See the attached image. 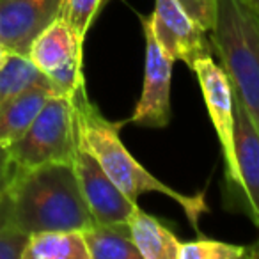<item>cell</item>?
I'll return each instance as SVG.
<instances>
[{
  "instance_id": "6da1fadb",
  "label": "cell",
  "mask_w": 259,
  "mask_h": 259,
  "mask_svg": "<svg viewBox=\"0 0 259 259\" xmlns=\"http://www.w3.org/2000/svg\"><path fill=\"white\" fill-rule=\"evenodd\" d=\"M71 100L75 108L78 142L96 156L103 170L124 192L126 197L137 202L142 194L155 192L172 199L178 206H181L194 231L201 236L199 219L202 213L208 211L204 192H197L194 195L181 194L176 188L169 187L153 176L146 167H142L141 162L126 149L121 139V128L122 124H126V121L119 122L105 119L96 105L87 96L85 83H82L71 94Z\"/></svg>"
},
{
  "instance_id": "7a4b0ae2",
  "label": "cell",
  "mask_w": 259,
  "mask_h": 259,
  "mask_svg": "<svg viewBox=\"0 0 259 259\" xmlns=\"http://www.w3.org/2000/svg\"><path fill=\"white\" fill-rule=\"evenodd\" d=\"M6 195L13 224L25 234L83 231L94 224L73 163L18 169Z\"/></svg>"
},
{
  "instance_id": "3957f363",
  "label": "cell",
  "mask_w": 259,
  "mask_h": 259,
  "mask_svg": "<svg viewBox=\"0 0 259 259\" xmlns=\"http://www.w3.org/2000/svg\"><path fill=\"white\" fill-rule=\"evenodd\" d=\"M208 34L234 96L259 132V13L247 0H217Z\"/></svg>"
},
{
  "instance_id": "277c9868",
  "label": "cell",
  "mask_w": 259,
  "mask_h": 259,
  "mask_svg": "<svg viewBox=\"0 0 259 259\" xmlns=\"http://www.w3.org/2000/svg\"><path fill=\"white\" fill-rule=\"evenodd\" d=\"M76 142L71 96L54 94L25 134L9 146V153L18 169H32L47 163H73Z\"/></svg>"
},
{
  "instance_id": "5b68a950",
  "label": "cell",
  "mask_w": 259,
  "mask_h": 259,
  "mask_svg": "<svg viewBox=\"0 0 259 259\" xmlns=\"http://www.w3.org/2000/svg\"><path fill=\"white\" fill-rule=\"evenodd\" d=\"M192 71L197 76L199 87L204 105L208 108L211 124L217 132L220 142L224 167H226V181L233 192L238 188V169L234 156V98L233 87L226 71L220 64L209 57L199 59Z\"/></svg>"
},
{
  "instance_id": "8992f818",
  "label": "cell",
  "mask_w": 259,
  "mask_h": 259,
  "mask_svg": "<svg viewBox=\"0 0 259 259\" xmlns=\"http://www.w3.org/2000/svg\"><path fill=\"white\" fill-rule=\"evenodd\" d=\"M142 32L146 41L144 82L142 94L134 114L126 122H134L144 128H165L170 122V80H172L174 59L163 52L153 36L149 16H141Z\"/></svg>"
},
{
  "instance_id": "52a82bcc",
  "label": "cell",
  "mask_w": 259,
  "mask_h": 259,
  "mask_svg": "<svg viewBox=\"0 0 259 259\" xmlns=\"http://www.w3.org/2000/svg\"><path fill=\"white\" fill-rule=\"evenodd\" d=\"M149 23L153 36L174 62L181 61L192 69L199 59L211 55L209 34L187 15L176 0H155Z\"/></svg>"
},
{
  "instance_id": "ba28073f",
  "label": "cell",
  "mask_w": 259,
  "mask_h": 259,
  "mask_svg": "<svg viewBox=\"0 0 259 259\" xmlns=\"http://www.w3.org/2000/svg\"><path fill=\"white\" fill-rule=\"evenodd\" d=\"M76 141H78V137H76ZM73 169H75L80 190H82L83 199L89 206L94 222H128V219L139 204L126 197L124 192L103 170L96 156L89 149L83 148L80 142H76Z\"/></svg>"
},
{
  "instance_id": "9c48e42d",
  "label": "cell",
  "mask_w": 259,
  "mask_h": 259,
  "mask_svg": "<svg viewBox=\"0 0 259 259\" xmlns=\"http://www.w3.org/2000/svg\"><path fill=\"white\" fill-rule=\"evenodd\" d=\"M64 0H0V43L27 55L32 41L57 18Z\"/></svg>"
},
{
  "instance_id": "30bf717a",
  "label": "cell",
  "mask_w": 259,
  "mask_h": 259,
  "mask_svg": "<svg viewBox=\"0 0 259 259\" xmlns=\"http://www.w3.org/2000/svg\"><path fill=\"white\" fill-rule=\"evenodd\" d=\"M234 156L238 188L252 222L259 227V132L234 96Z\"/></svg>"
},
{
  "instance_id": "8fae6325",
  "label": "cell",
  "mask_w": 259,
  "mask_h": 259,
  "mask_svg": "<svg viewBox=\"0 0 259 259\" xmlns=\"http://www.w3.org/2000/svg\"><path fill=\"white\" fill-rule=\"evenodd\" d=\"M82 54L83 45L75 36L71 27L62 18H57L32 41L27 57L43 75L48 76L71 62H82Z\"/></svg>"
},
{
  "instance_id": "7c38bea8",
  "label": "cell",
  "mask_w": 259,
  "mask_h": 259,
  "mask_svg": "<svg viewBox=\"0 0 259 259\" xmlns=\"http://www.w3.org/2000/svg\"><path fill=\"white\" fill-rule=\"evenodd\" d=\"M54 94H59L54 83L48 80V76H43L16 94L15 98L0 107V144L9 148L13 142H16L27 132L36 115L47 103V100Z\"/></svg>"
},
{
  "instance_id": "4fadbf2b",
  "label": "cell",
  "mask_w": 259,
  "mask_h": 259,
  "mask_svg": "<svg viewBox=\"0 0 259 259\" xmlns=\"http://www.w3.org/2000/svg\"><path fill=\"white\" fill-rule=\"evenodd\" d=\"M126 224L142 259H180L181 240L156 217L137 206Z\"/></svg>"
},
{
  "instance_id": "5bb4252c",
  "label": "cell",
  "mask_w": 259,
  "mask_h": 259,
  "mask_svg": "<svg viewBox=\"0 0 259 259\" xmlns=\"http://www.w3.org/2000/svg\"><path fill=\"white\" fill-rule=\"evenodd\" d=\"M89 259H142L128 224H96L82 231Z\"/></svg>"
},
{
  "instance_id": "9a60e30c",
  "label": "cell",
  "mask_w": 259,
  "mask_h": 259,
  "mask_svg": "<svg viewBox=\"0 0 259 259\" xmlns=\"http://www.w3.org/2000/svg\"><path fill=\"white\" fill-rule=\"evenodd\" d=\"M22 259H89L82 231H39L29 234Z\"/></svg>"
},
{
  "instance_id": "2e32d148",
  "label": "cell",
  "mask_w": 259,
  "mask_h": 259,
  "mask_svg": "<svg viewBox=\"0 0 259 259\" xmlns=\"http://www.w3.org/2000/svg\"><path fill=\"white\" fill-rule=\"evenodd\" d=\"M43 76L27 55L9 54L6 64L0 68V107Z\"/></svg>"
},
{
  "instance_id": "e0dca14e",
  "label": "cell",
  "mask_w": 259,
  "mask_h": 259,
  "mask_svg": "<svg viewBox=\"0 0 259 259\" xmlns=\"http://www.w3.org/2000/svg\"><path fill=\"white\" fill-rule=\"evenodd\" d=\"M247 247L199 236L194 241H181L180 259H243Z\"/></svg>"
},
{
  "instance_id": "ac0fdd59",
  "label": "cell",
  "mask_w": 259,
  "mask_h": 259,
  "mask_svg": "<svg viewBox=\"0 0 259 259\" xmlns=\"http://www.w3.org/2000/svg\"><path fill=\"white\" fill-rule=\"evenodd\" d=\"M103 9V0H64L61 18L71 27L80 43H85L87 32Z\"/></svg>"
},
{
  "instance_id": "d6986e66",
  "label": "cell",
  "mask_w": 259,
  "mask_h": 259,
  "mask_svg": "<svg viewBox=\"0 0 259 259\" xmlns=\"http://www.w3.org/2000/svg\"><path fill=\"white\" fill-rule=\"evenodd\" d=\"M29 234L13 224L8 195L0 199V259H22Z\"/></svg>"
},
{
  "instance_id": "ffe728a7",
  "label": "cell",
  "mask_w": 259,
  "mask_h": 259,
  "mask_svg": "<svg viewBox=\"0 0 259 259\" xmlns=\"http://www.w3.org/2000/svg\"><path fill=\"white\" fill-rule=\"evenodd\" d=\"M176 2L206 32L213 29L217 20V0H176Z\"/></svg>"
},
{
  "instance_id": "44dd1931",
  "label": "cell",
  "mask_w": 259,
  "mask_h": 259,
  "mask_svg": "<svg viewBox=\"0 0 259 259\" xmlns=\"http://www.w3.org/2000/svg\"><path fill=\"white\" fill-rule=\"evenodd\" d=\"M18 167L15 165L11 158V153H9V148L0 144V192H6L9 187V183L15 178Z\"/></svg>"
},
{
  "instance_id": "7402d4cb",
  "label": "cell",
  "mask_w": 259,
  "mask_h": 259,
  "mask_svg": "<svg viewBox=\"0 0 259 259\" xmlns=\"http://www.w3.org/2000/svg\"><path fill=\"white\" fill-rule=\"evenodd\" d=\"M9 54H11V52H9L8 48L4 47V45L0 43V68H2V66L6 64V61H8V57H9Z\"/></svg>"
},
{
  "instance_id": "603a6c76",
  "label": "cell",
  "mask_w": 259,
  "mask_h": 259,
  "mask_svg": "<svg viewBox=\"0 0 259 259\" xmlns=\"http://www.w3.org/2000/svg\"><path fill=\"white\" fill-rule=\"evenodd\" d=\"M247 2H248V4L252 6V8L255 9V11L259 13V0H247Z\"/></svg>"
},
{
  "instance_id": "cb8c5ba5",
  "label": "cell",
  "mask_w": 259,
  "mask_h": 259,
  "mask_svg": "<svg viewBox=\"0 0 259 259\" xmlns=\"http://www.w3.org/2000/svg\"><path fill=\"white\" fill-rule=\"evenodd\" d=\"M108 2H110V0H103V8H105V6L108 4Z\"/></svg>"
},
{
  "instance_id": "d4e9b609",
  "label": "cell",
  "mask_w": 259,
  "mask_h": 259,
  "mask_svg": "<svg viewBox=\"0 0 259 259\" xmlns=\"http://www.w3.org/2000/svg\"><path fill=\"white\" fill-rule=\"evenodd\" d=\"M6 194V192H0V199H2V195H4Z\"/></svg>"
}]
</instances>
